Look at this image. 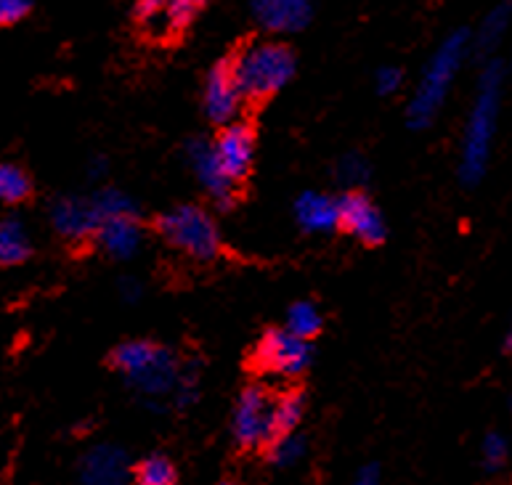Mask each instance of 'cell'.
<instances>
[{
	"label": "cell",
	"mask_w": 512,
	"mask_h": 485,
	"mask_svg": "<svg viewBox=\"0 0 512 485\" xmlns=\"http://www.w3.org/2000/svg\"><path fill=\"white\" fill-rule=\"evenodd\" d=\"M112 366L149 403L176 395L184 372V364L173 350L149 340H128L117 345L112 353Z\"/></svg>",
	"instance_id": "cell-1"
},
{
	"label": "cell",
	"mask_w": 512,
	"mask_h": 485,
	"mask_svg": "<svg viewBox=\"0 0 512 485\" xmlns=\"http://www.w3.org/2000/svg\"><path fill=\"white\" fill-rule=\"evenodd\" d=\"M229 64L245 101H266L279 93L295 77L298 67L292 48L276 40H255L237 51Z\"/></svg>",
	"instance_id": "cell-2"
},
{
	"label": "cell",
	"mask_w": 512,
	"mask_h": 485,
	"mask_svg": "<svg viewBox=\"0 0 512 485\" xmlns=\"http://www.w3.org/2000/svg\"><path fill=\"white\" fill-rule=\"evenodd\" d=\"M467 48V32H454L441 43L430 64L425 67V75H422L417 91H414L412 101H409V109H406V122L409 128L422 130L428 128L430 122L436 120L438 109L444 104L446 93H449L451 83L459 72V64L465 59Z\"/></svg>",
	"instance_id": "cell-3"
},
{
	"label": "cell",
	"mask_w": 512,
	"mask_h": 485,
	"mask_svg": "<svg viewBox=\"0 0 512 485\" xmlns=\"http://www.w3.org/2000/svg\"><path fill=\"white\" fill-rule=\"evenodd\" d=\"M162 239L194 260H215L223 250L221 231L213 215L197 205H178L157 220Z\"/></svg>",
	"instance_id": "cell-4"
},
{
	"label": "cell",
	"mask_w": 512,
	"mask_h": 485,
	"mask_svg": "<svg viewBox=\"0 0 512 485\" xmlns=\"http://www.w3.org/2000/svg\"><path fill=\"white\" fill-rule=\"evenodd\" d=\"M499 107V69H489L481 80V91L470 112L465 133V149H462V178L465 183H475L486 170L491 152V136L497 125Z\"/></svg>",
	"instance_id": "cell-5"
},
{
	"label": "cell",
	"mask_w": 512,
	"mask_h": 485,
	"mask_svg": "<svg viewBox=\"0 0 512 485\" xmlns=\"http://www.w3.org/2000/svg\"><path fill=\"white\" fill-rule=\"evenodd\" d=\"M274 398L260 385L242 390L234 406V440L239 448L253 451L266 448L271 440V417H274Z\"/></svg>",
	"instance_id": "cell-6"
},
{
	"label": "cell",
	"mask_w": 512,
	"mask_h": 485,
	"mask_svg": "<svg viewBox=\"0 0 512 485\" xmlns=\"http://www.w3.org/2000/svg\"><path fill=\"white\" fill-rule=\"evenodd\" d=\"M255 361L263 372L300 377L311 366V345L287 329H268L255 348Z\"/></svg>",
	"instance_id": "cell-7"
},
{
	"label": "cell",
	"mask_w": 512,
	"mask_h": 485,
	"mask_svg": "<svg viewBox=\"0 0 512 485\" xmlns=\"http://www.w3.org/2000/svg\"><path fill=\"white\" fill-rule=\"evenodd\" d=\"M186 160H189V167L197 175L199 186L205 189L207 197L213 199L221 210H229L234 205V199H237V183L231 181L229 173L223 170L213 144L205 141V138H194L186 146Z\"/></svg>",
	"instance_id": "cell-8"
},
{
	"label": "cell",
	"mask_w": 512,
	"mask_h": 485,
	"mask_svg": "<svg viewBox=\"0 0 512 485\" xmlns=\"http://www.w3.org/2000/svg\"><path fill=\"white\" fill-rule=\"evenodd\" d=\"M245 96L239 91L234 72H231L229 61H218L205 80V93H202V107H205L207 120L215 125H231L237 122L242 112Z\"/></svg>",
	"instance_id": "cell-9"
},
{
	"label": "cell",
	"mask_w": 512,
	"mask_h": 485,
	"mask_svg": "<svg viewBox=\"0 0 512 485\" xmlns=\"http://www.w3.org/2000/svg\"><path fill=\"white\" fill-rule=\"evenodd\" d=\"M340 199V228L361 244L375 247L385 239V220L364 191H348Z\"/></svg>",
	"instance_id": "cell-10"
},
{
	"label": "cell",
	"mask_w": 512,
	"mask_h": 485,
	"mask_svg": "<svg viewBox=\"0 0 512 485\" xmlns=\"http://www.w3.org/2000/svg\"><path fill=\"white\" fill-rule=\"evenodd\" d=\"M51 226L67 242H85L96 236L101 226V215L93 205V199L62 197L51 207Z\"/></svg>",
	"instance_id": "cell-11"
},
{
	"label": "cell",
	"mask_w": 512,
	"mask_h": 485,
	"mask_svg": "<svg viewBox=\"0 0 512 485\" xmlns=\"http://www.w3.org/2000/svg\"><path fill=\"white\" fill-rule=\"evenodd\" d=\"M218 160H221L223 170L229 173L234 183L245 181L247 173L253 170L255 160V138L253 130L242 125V122H231L218 133L213 144Z\"/></svg>",
	"instance_id": "cell-12"
},
{
	"label": "cell",
	"mask_w": 512,
	"mask_h": 485,
	"mask_svg": "<svg viewBox=\"0 0 512 485\" xmlns=\"http://www.w3.org/2000/svg\"><path fill=\"white\" fill-rule=\"evenodd\" d=\"M253 16L266 32L290 35L308 27L314 0H253Z\"/></svg>",
	"instance_id": "cell-13"
},
{
	"label": "cell",
	"mask_w": 512,
	"mask_h": 485,
	"mask_svg": "<svg viewBox=\"0 0 512 485\" xmlns=\"http://www.w3.org/2000/svg\"><path fill=\"white\" fill-rule=\"evenodd\" d=\"M128 459L117 446H96L80 462V485H123Z\"/></svg>",
	"instance_id": "cell-14"
},
{
	"label": "cell",
	"mask_w": 512,
	"mask_h": 485,
	"mask_svg": "<svg viewBox=\"0 0 512 485\" xmlns=\"http://www.w3.org/2000/svg\"><path fill=\"white\" fill-rule=\"evenodd\" d=\"M295 220L306 234H329L340 228V199L306 191L295 199Z\"/></svg>",
	"instance_id": "cell-15"
},
{
	"label": "cell",
	"mask_w": 512,
	"mask_h": 485,
	"mask_svg": "<svg viewBox=\"0 0 512 485\" xmlns=\"http://www.w3.org/2000/svg\"><path fill=\"white\" fill-rule=\"evenodd\" d=\"M96 242L109 258L128 260L141 250L144 242V231L138 226L136 215H123V218H107L101 220L99 231H96Z\"/></svg>",
	"instance_id": "cell-16"
},
{
	"label": "cell",
	"mask_w": 512,
	"mask_h": 485,
	"mask_svg": "<svg viewBox=\"0 0 512 485\" xmlns=\"http://www.w3.org/2000/svg\"><path fill=\"white\" fill-rule=\"evenodd\" d=\"M32 255L30 231L16 215L0 218V268L22 266Z\"/></svg>",
	"instance_id": "cell-17"
},
{
	"label": "cell",
	"mask_w": 512,
	"mask_h": 485,
	"mask_svg": "<svg viewBox=\"0 0 512 485\" xmlns=\"http://www.w3.org/2000/svg\"><path fill=\"white\" fill-rule=\"evenodd\" d=\"M303 409H306L303 395L295 393V390L276 395L274 417H271V440H268V446H271V443H276V440L287 438V435H292V432L298 430L300 419H303Z\"/></svg>",
	"instance_id": "cell-18"
},
{
	"label": "cell",
	"mask_w": 512,
	"mask_h": 485,
	"mask_svg": "<svg viewBox=\"0 0 512 485\" xmlns=\"http://www.w3.org/2000/svg\"><path fill=\"white\" fill-rule=\"evenodd\" d=\"M32 194V178L24 167L14 162H0V202L22 205Z\"/></svg>",
	"instance_id": "cell-19"
},
{
	"label": "cell",
	"mask_w": 512,
	"mask_h": 485,
	"mask_svg": "<svg viewBox=\"0 0 512 485\" xmlns=\"http://www.w3.org/2000/svg\"><path fill=\"white\" fill-rule=\"evenodd\" d=\"M324 319H321L319 308L308 300H300V303H292L290 311H287V321H284V329L292 332L300 340H314L316 334L321 332Z\"/></svg>",
	"instance_id": "cell-20"
},
{
	"label": "cell",
	"mask_w": 512,
	"mask_h": 485,
	"mask_svg": "<svg viewBox=\"0 0 512 485\" xmlns=\"http://www.w3.org/2000/svg\"><path fill=\"white\" fill-rule=\"evenodd\" d=\"M133 483L136 485H178L176 464L168 456H146L144 462L136 464L133 470Z\"/></svg>",
	"instance_id": "cell-21"
},
{
	"label": "cell",
	"mask_w": 512,
	"mask_h": 485,
	"mask_svg": "<svg viewBox=\"0 0 512 485\" xmlns=\"http://www.w3.org/2000/svg\"><path fill=\"white\" fill-rule=\"evenodd\" d=\"M93 205L99 210L101 220L107 218H123V215H136V202L120 189H101L93 194Z\"/></svg>",
	"instance_id": "cell-22"
},
{
	"label": "cell",
	"mask_w": 512,
	"mask_h": 485,
	"mask_svg": "<svg viewBox=\"0 0 512 485\" xmlns=\"http://www.w3.org/2000/svg\"><path fill=\"white\" fill-rule=\"evenodd\" d=\"M207 6V0H170L168 11H165V27L168 32L178 35V32H184L189 24L197 19V14L202 8Z\"/></svg>",
	"instance_id": "cell-23"
},
{
	"label": "cell",
	"mask_w": 512,
	"mask_h": 485,
	"mask_svg": "<svg viewBox=\"0 0 512 485\" xmlns=\"http://www.w3.org/2000/svg\"><path fill=\"white\" fill-rule=\"evenodd\" d=\"M303 451H306V443H303V438H298V435L292 432L287 438L276 440V443L268 446V459L274 464H279V467H287V464L298 462L300 456H303Z\"/></svg>",
	"instance_id": "cell-24"
},
{
	"label": "cell",
	"mask_w": 512,
	"mask_h": 485,
	"mask_svg": "<svg viewBox=\"0 0 512 485\" xmlns=\"http://www.w3.org/2000/svg\"><path fill=\"white\" fill-rule=\"evenodd\" d=\"M337 175H340V181H345L348 186H361V183H367V157H361V154H345L343 160H340V165H337Z\"/></svg>",
	"instance_id": "cell-25"
},
{
	"label": "cell",
	"mask_w": 512,
	"mask_h": 485,
	"mask_svg": "<svg viewBox=\"0 0 512 485\" xmlns=\"http://www.w3.org/2000/svg\"><path fill=\"white\" fill-rule=\"evenodd\" d=\"M30 0H0V27H14L30 14Z\"/></svg>",
	"instance_id": "cell-26"
},
{
	"label": "cell",
	"mask_w": 512,
	"mask_h": 485,
	"mask_svg": "<svg viewBox=\"0 0 512 485\" xmlns=\"http://www.w3.org/2000/svg\"><path fill=\"white\" fill-rule=\"evenodd\" d=\"M170 0H136V19L144 24H154L157 19H165Z\"/></svg>",
	"instance_id": "cell-27"
},
{
	"label": "cell",
	"mask_w": 512,
	"mask_h": 485,
	"mask_svg": "<svg viewBox=\"0 0 512 485\" xmlns=\"http://www.w3.org/2000/svg\"><path fill=\"white\" fill-rule=\"evenodd\" d=\"M505 24H507V14L505 8H499V11H494V14L486 19V24H483V32H481V46H494L499 40V35L505 32Z\"/></svg>",
	"instance_id": "cell-28"
},
{
	"label": "cell",
	"mask_w": 512,
	"mask_h": 485,
	"mask_svg": "<svg viewBox=\"0 0 512 485\" xmlns=\"http://www.w3.org/2000/svg\"><path fill=\"white\" fill-rule=\"evenodd\" d=\"M375 85L380 96H393V93L404 85V75H401V69L398 67H383L377 72Z\"/></svg>",
	"instance_id": "cell-29"
},
{
	"label": "cell",
	"mask_w": 512,
	"mask_h": 485,
	"mask_svg": "<svg viewBox=\"0 0 512 485\" xmlns=\"http://www.w3.org/2000/svg\"><path fill=\"white\" fill-rule=\"evenodd\" d=\"M483 456H486V464L489 467H499V464L507 459V443L502 435H489L486 443H483Z\"/></svg>",
	"instance_id": "cell-30"
},
{
	"label": "cell",
	"mask_w": 512,
	"mask_h": 485,
	"mask_svg": "<svg viewBox=\"0 0 512 485\" xmlns=\"http://www.w3.org/2000/svg\"><path fill=\"white\" fill-rule=\"evenodd\" d=\"M120 297H123V303H138L141 300V292H144V287H141V281L136 279H120Z\"/></svg>",
	"instance_id": "cell-31"
},
{
	"label": "cell",
	"mask_w": 512,
	"mask_h": 485,
	"mask_svg": "<svg viewBox=\"0 0 512 485\" xmlns=\"http://www.w3.org/2000/svg\"><path fill=\"white\" fill-rule=\"evenodd\" d=\"M109 170V162L104 160V157H93L91 165H88V173L93 175V178H101V175H107Z\"/></svg>",
	"instance_id": "cell-32"
},
{
	"label": "cell",
	"mask_w": 512,
	"mask_h": 485,
	"mask_svg": "<svg viewBox=\"0 0 512 485\" xmlns=\"http://www.w3.org/2000/svg\"><path fill=\"white\" fill-rule=\"evenodd\" d=\"M505 350H507V353H512V329H510V334H507V340H505Z\"/></svg>",
	"instance_id": "cell-33"
},
{
	"label": "cell",
	"mask_w": 512,
	"mask_h": 485,
	"mask_svg": "<svg viewBox=\"0 0 512 485\" xmlns=\"http://www.w3.org/2000/svg\"><path fill=\"white\" fill-rule=\"evenodd\" d=\"M218 485H234V483H229V480H223V483H218Z\"/></svg>",
	"instance_id": "cell-34"
}]
</instances>
